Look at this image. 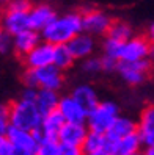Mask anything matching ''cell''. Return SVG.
<instances>
[{
	"instance_id": "cell-11",
	"label": "cell",
	"mask_w": 154,
	"mask_h": 155,
	"mask_svg": "<svg viewBox=\"0 0 154 155\" xmlns=\"http://www.w3.org/2000/svg\"><path fill=\"white\" fill-rule=\"evenodd\" d=\"M57 16H58L57 10L52 5H49V3H35L29 11L30 28L41 33Z\"/></svg>"
},
{
	"instance_id": "cell-37",
	"label": "cell",
	"mask_w": 154,
	"mask_h": 155,
	"mask_svg": "<svg viewBox=\"0 0 154 155\" xmlns=\"http://www.w3.org/2000/svg\"><path fill=\"white\" fill-rule=\"evenodd\" d=\"M5 141H6V136H5V135H0V152H2V149H3Z\"/></svg>"
},
{
	"instance_id": "cell-28",
	"label": "cell",
	"mask_w": 154,
	"mask_h": 155,
	"mask_svg": "<svg viewBox=\"0 0 154 155\" xmlns=\"http://www.w3.org/2000/svg\"><path fill=\"white\" fill-rule=\"evenodd\" d=\"M13 52V35L0 28V55H8Z\"/></svg>"
},
{
	"instance_id": "cell-19",
	"label": "cell",
	"mask_w": 154,
	"mask_h": 155,
	"mask_svg": "<svg viewBox=\"0 0 154 155\" xmlns=\"http://www.w3.org/2000/svg\"><path fill=\"white\" fill-rule=\"evenodd\" d=\"M135 132H137V122L131 119V117L118 116L115 119V122L112 124V127L107 130L105 138H107V143H112V141H116V140L123 138V136H128Z\"/></svg>"
},
{
	"instance_id": "cell-6",
	"label": "cell",
	"mask_w": 154,
	"mask_h": 155,
	"mask_svg": "<svg viewBox=\"0 0 154 155\" xmlns=\"http://www.w3.org/2000/svg\"><path fill=\"white\" fill-rule=\"evenodd\" d=\"M113 19L105 11L98 8H88L82 11V28L91 36H107Z\"/></svg>"
},
{
	"instance_id": "cell-23",
	"label": "cell",
	"mask_w": 154,
	"mask_h": 155,
	"mask_svg": "<svg viewBox=\"0 0 154 155\" xmlns=\"http://www.w3.org/2000/svg\"><path fill=\"white\" fill-rule=\"evenodd\" d=\"M107 36L120 41V42H124V41H128L129 38L134 36V28H132V25L126 21H113L110 28H108Z\"/></svg>"
},
{
	"instance_id": "cell-13",
	"label": "cell",
	"mask_w": 154,
	"mask_h": 155,
	"mask_svg": "<svg viewBox=\"0 0 154 155\" xmlns=\"http://www.w3.org/2000/svg\"><path fill=\"white\" fill-rule=\"evenodd\" d=\"M58 111L65 117L66 122H87L88 111L71 94L60 97Z\"/></svg>"
},
{
	"instance_id": "cell-36",
	"label": "cell",
	"mask_w": 154,
	"mask_h": 155,
	"mask_svg": "<svg viewBox=\"0 0 154 155\" xmlns=\"http://www.w3.org/2000/svg\"><path fill=\"white\" fill-rule=\"evenodd\" d=\"M85 155H112L107 149H101V150H96V152H90V153H85Z\"/></svg>"
},
{
	"instance_id": "cell-38",
	"label": "cell",
	"mask_w": 154,
	"mask_h": 155,
	"mask_svg": "<svg viewBox=\"0 0 154 155\" xmlns=\"http://www.w3.org/2000/svg\"><path fill=\"white\" fill-rule=\"evenodd\" d=\"M11 2H13V0H0V6H2V8H6Z\"/></svg>"
},
{
	"instance_id": "cell-31",
	"label": "cell",
	"mask_w": 154,
	"mask_h": 155,
	"mask_svg": "<svg viewBox=\"0 0 154 155\" xmlns=\"http://www.w3.org/2000/svg\"><path fill=\"white\" fill-rule=\"evenodd\" d=\"M33 6L32 0H13V2L8 5V10H17V11H30V8ZM5 10V8H3Z\"/></svg>"
},
{
	"instance_id": "cell-20",
	"label": "cell",
	"mask_w": 154,
	"mask_h": 155,
	"mask_svg": "<svg viewBox=\"0 0 154 155\" xmlns=\"http://www.w3.org/2000/svg\"><path fill=\"white\" fill-rule=\"evenodd\" d=\"M71 96L74 97L77 102L82 105L85 110L90 113L93 110V108L101 102L99 100V96L96 93V89L91 86V85H88V83H82V85H77L74 89H72V93Z\"/></svg>"
},
{
	"instance_id": "cell-5",
	"label": "cell",
	"mask_w": 154,
	"mask_h": 155,
	"mask_svg": "<svg viewBox=\"0 0 154 155\" xmlns=\"http://www.w3.org/2000/svg\"><path fill=\"white\" fill-rule=\"evenodd\" d=\"M151 68H152V61L149 58L139 60V61H120L116 72L128 85L137 86L148 78Z\"/></svg>"
},
{
	"instance_id": "cell-30",
	"label": "cell",
	"mask_w": 154,
	"mask_h": 155,
	"mask_svg": "<svg viewBox=\"0 0 154 155\" xmlns=\"http://www.w3.org/2000/svg\"><path fill=\"white\" fill-rule=\"evenodd\" d=\"M10 129V119H8V105H0V135H6Z\"/></svg>"
},
{
	"instance_id": "cell-39",
	"label": "cell",
	"mask_w": 154,
	"mask_h": 155,
	"mask_svg": "<svg viewBox=\"0 0 154 155\" xmlns=\"http://www.w3.org/2000/svg\"><path fill=\"white\" fill-rule=\"evenodd\" d=\"M152 63H154V44H151V49H149V57H148Z\"/></svg>"
},
{
	"instance_id": "cell-35",
	"label": "cell",
	"mask_w": 154,
	"mask_h": 155,
	"mask_svg": "<svg viewBox=\"0 0 154 155\" xmlns=\"http://www.w3.org/2000/svg\"><path fill=\"white\" fill-rule=\"evenodd\" d=\"M146 36H148V39L151 41V44H154V22L149 25V28H148V33H146Z\"/></svg>"
},
{
	"instance_id": "cell-2",
	"label": "cell",
	"mask_w": 154,
	"mask_h": 155,
	"mask_svg": "<svg viewBox=\"0 0 154 155\" xmlns=\"http://www.w3.org/2000/svg\"><path fill=\"white\" fill-rule=\"evenodd\" d=\"M8 119H10V125L13 127L35 132L41 125L43 113L39 111L36 102L19 97L17 100L8 104Z\"/></svg>"
},
{
	"instance_id": "cell-14",
	"label": "cell",
	"mask_w": 154,
	"mask_h": 155,
	"mask_svg": "<svg viewBox=\"0 0 154 155\" xmlns=\"http://www.w3.org/2000/svg\"><path fill=\"white\" fill-rule=\"evenodd\" d=\"M6 140L10 141L16 149H22V150H29L33 152L38 147V138H36L35 132L30 130H24V129H17V127L10 125V129L6 132Z\"/></svg>"
},
{
	"instance_id": "cell-1",
	"label": "cell",
	"mask_w": 154,
	"mask_h": 155,
	"mask_svg": "<svg viewBox=\"0 0 154 155\" xmlns=\"http://www.w3.org/2000/svg\"><path fill=\"white\" fill-rule=\"evenodd\" d=\"M82 13L69 11L65 14H58L46 28L41 31V38L53 45L68 44L74 36L82 33Z\"/></svg>"
},
{
	"instance_id": "cell-22",
	"label": "cell",
	"mask_w": 154,
	"mask_h": 155,
	"mask_svg": "<svg viewBox=\"0 0 154 155\" xmlns=\"http://www.w3.org/2000/svg\"><path fill=\"white\" fill-rule=\"evenodd\" d=\"M76 58L72 57L71 50L68 49L66 44H58L55 45V50H53V66H57L58 69H61L63 72L68 71L72 68V64H74Z\"/></svg>"
},
{
	"instance_id": "cell-17",
	"label": "cell",
	"mask_w": 154,
	"mask_h": 155,
	"mask_svg": "<svg viewBox=\"0 0 154 155\" xmlns=\"http://www.w3.org/2000/svg\"><path fill=\"white\" fill-rule=\"evenodd\" d=\"M142 140L139 133H131L128 136H123V138L112 141V143H107L105 149L110 152L112 155H132L135 152L142 150Z\"/></svg>"
},
{
	"instance_id": "cell-27",
	"label": "cell",
	"mask_w": 154,
	"mask_h": 155,
	"mask_svg": "<svg viewBox=\"0 0 154 155\" xmlns=\"http://www.w3.org/2000/svg\"><path fill=\"white\" fill-rule=\"evenodd\" d=\"M121 44H123V42L105 36V39H104V42H102V52H104V55H108V57H113V58H116V60H120Z\"/></svg>"
},
{
	"instance_id": "cell-32",
	"label": "cell",
	"mask_w": 154,
	"mask_h": 155,
	"mask_svg": "<svg viewBox=\"0 0 154 155\" xmlns=\"http://www.w3.org/2000/svg\"><path fill=\"white\" fill-rule=\"evenodd\" d=\"M101 58H102V71L104 72H115L116 71L120 60H116L113 57H108V55H102Z\"/></svg>"
},
{
	"instance_id": "cell-26",
	"label": "cell",
	"mask_w": 154,
	"mask_h": 155,
	"mask_svg": "<svg viewBox=\"0 0 154 155\" xmlns=\"http://www.w3.org/2000/svg\"><path fill=\"white\" fill-rule=\"evenodd\" d=\"M82 71L85 74H99V72H102V58L91 55L82 60Z\"/></svg>"
},
{
	"instance_id": "cell-24",
	"label": "cell",
	"mask_w": 154,
	"mask_h": 155,
	"mask_svg": "<svg viewBox=\"0 0 154 155\" xmlns=\"http://www.w3.org/2000/svg\"><path fill=\"white\" fill-rule=\"evenodd\" d=\"M105 146H107L105 133H99V132L90 130L85 141H84V144H82V149H84L85 153H90V152H96V150L105 149Z\"/></svg>"
},
{
	"instance_id": "cell-40",
	"label": "cell",
	"mask_w": 154,
	"mask_h": 155,
	"mask_svg": "<svg viewBox=\"0 0 154 155\" xmlns=\"http://www.w3.org/2000/svg\"><path fill=\"white\" fill-rule=\"evenodd\" d=\"M132 155H143V153H142V150H139V152H135V153H132Z\"/></svg>"
},
{
	"instance_id": "cell-8",
	"label": "cell",
	"mask_w": 154,
	"mask_h": 155,
	"mask_svg": "<svg viewBox=\"0 0 154 155\" xmlns=\"http://www.w3.org/2000/svg\"><path fill=\"white\" fill-rule=\"evenodd\" d=\"M53 50H55V45L43 39L33 50H30L21 60L25 69H39L53 63Z\"/></svg>"
},
{
	"instance_id": "cell-18",
	"label": "cell",
	"mask_w": 154,
	"mask_h": 155,
	"mask_svg": "<svg viewBox=\"0 0 154 155\" xmlns=\"http://www.w3.org/2000/svg\"><path fill=\"white\" fill-rule=\"evenodd\" d=\"M137 133L143 146L154 144V105H146L137 121Z\"/></svg>"
},
{
	"instance_id": "cell-34",
	"label": "cell",
	"mask_w": 154,
	"mask_h": 155,
	"mask_svg": "<svg viewBox=\"0 0 154 155\" xmlns=\"http://www.w3.org/2000/svg\"><path fill=\"white\" fill-rule=\"evenodd\" d=\"M142 153H143V155H154V144H149V146H143Z\"/></svg>"
},
{
	"instance_id": "cell-33",
	"label": "cell",
	"mask_w": 154,
	"mask_h": 155,
	"mask_svg": "<svg viewBox=\"0 0 154 155\" xmlns=\"http://www.w3.org/2000/svg\"><path fill=\"white\" fill-rule=\"evenodd\" d=\"M36 94H38V88H33V86H25L24 91H22V94L21 97L27 99V100H36Z\"/></svg>"
},
{
	"instance_id": "cell-21",
	"label": "cell",
	"mask_w": 154,
	"mask_h": 155,
	"mask_svg": "<svg viewBox=\"0 0 154 155\" xmlns=\"http://www.w3.org/2000/svg\"><path fill=\"white\" fill-rule=\"evenodd\" d=\"M60 94L58 91L55 89H46V88H38V94H36V105H38L39 111L44 114H47L53 110L58 108V104H60Z\"/></svg>"
},
{
	"instance_id": "cell-12",
	"label": "cell",
	"mask_w": 154,
	"mask_h": 155,
	"mask_svg": "<svg viewBox=\"0 0 154 155\" xmlns=\"http://www.w3.org/2000/svg\"><path fill=\"white\" fill-rule=\"evenodd\" d=\"M68 49L71 50L72 57L76 60H85L88 57H91L94 50H96V39L94 36H91L90 33H79L77 36H74L68 44Z\"/></svg>"
},
{
	"instance_id": "cell-10",
	"label": "cell",
	"mask_w": 154,
	"mask_h": 155,
	"mask_svg": "<svg viewBox=\"0 0 154 155\" xmlns=\"http://www.w3.org/2000/svg\"><path fill=\"white\" fill-rule=\"evenodd\" d=\"M65 117L61 116V113L57 110H53L47 114L43 116V121H41V125L39 129L35 130V135L38 138V143L41 140H46V138H55L58 140V133L61 130V127L65 125Z\"/></svg>"
},
{
	"instance_id": "cell-29",
	"label": "cell",
	"mask_w": 154,
	"mask_h": 155,
	"mask_svg": "<svg viewBox=\"0 0 154 155\" xmlns=\"http://www.w3.org/2000/svg\"><path fill=\"white\" fill-rule=\"evenodd\" d=\"M58 155H85V152L82 149V146H72V144L60 143Z\"/></svg>"
},
{
	"instance_id": "cell-7",
	"label": "cell",
	"mask_w": 154,
	"mask_h": 155,
	"mask_svg": "<svg viewBox=\"0 0 154 155\" xmlns=\"http://www.w3.org/2000/svg\"><path fill=\"white\" fill-rule=\"evenodd\" d=\"M151 41L148 36H132L128 41L121 44L120 50V61H139L149 57Z\"/></svg>"
},
{
	"instance_id": "cell-15",
	"label": "cell",
	"mask_w": 154,
	"mask_h": 155,
	"mask_svg": "<svg viewBox=\"0 0 154 155\" xmlns=\"http://www.w3.org/2000/svg\"><path fill=\"white\" fill-rule=\"evenodd\" d=\"M90 129L85 122H65L58 133V143L82 146Z\"/></svg>"
},
{
	"instance_id": "cell-41",
	"label": "cell",
	"mask_w": 154,
	"mask_h": 155,
	"mask_svg": "<svg viewBox=\"0 0 154 155\" xmlns=\"http://www.w3.org/2000/svg\"><path fill=\"white\" fill-rule=\"evenodd\" d=\"M2 13H3V8L0 6V19H2Z\"/></svg>"
},
{
	"instance_id": "cell-9",
	"label": "cell",
	"mask_w": 154,
	"mask_h": 155,
	"mask_svg": "<svg viewBox=\"0 0 154 155\" xmlns=\"http://www.w3.org/2000/svg\"><path fill=\"white\" fill-rule=\"evenodd\" d=\"M0 28H3L10 35H17L30 28V17L29 11H17V10H8L5 8L0 19Z\"/></svg>"
},
{
	"instance_id": "cell-25",
	"label": "cell",
	"mask_w": 154,
	"mask_h": 155,
	"mask_svg": "<svg viewBox=\"0 0 154 155\" xmlns=\"http://www.w3.org/2000/svg\"><path fill=\"white\" fill-rule=\"evenodd\" d=\"M58 140L46 138L38 143V147L35 150V155H58Z\"/></svg>"
},
{
	"instance_id": "cell-3",
	"label": "cell",
	"mask_w": 154,
	"mask_h": 155,
	"mask_svg": "<svg viewBox=\"0 0 154 155\" xmlns=\"http://www.w3.org/2000/svg\"><path fill=\"white\" fill-rule=\"evenodd\" d=\"M22 81L24 86L60 91L61 86L65 85V74L57 66L49 64L39 69H25L22 74Z\"/></svg>"
},
{
	"instance_id": "cell-4",
	"label": "cell",
	"mask_w": 154,
	"mask_h": 155,
	"mask_svg": "<svg viewBox=\"0 0 154 155\" xmlns=\"http://www.w3.org/2000/svg\"><path fill=\"white\" fill-rule=\"evenodd\" d=\"M120 116V108L112 100H102L99 102L87 116V125L90 130L107 133V130L112 127L115 119Z\"/></svg>"
},
{
	"instance_id": "cell-16",
	"label": "cell",
	"mask_w": 154,
	"mask_h": 155,
	"mask_svg": "<svg viewBox=\"0 0 154 155\" xmlns=\"http://www.w3.org/2000/svg\"><path fill=\"white\" fill-rule=\"evenodd\" d=\"M41 41H43L41 33L33 30V28L21 31V33H17V35L13 36V52L19 58H22L30 50H33Z\"/></svg>"
}]
</instances>
